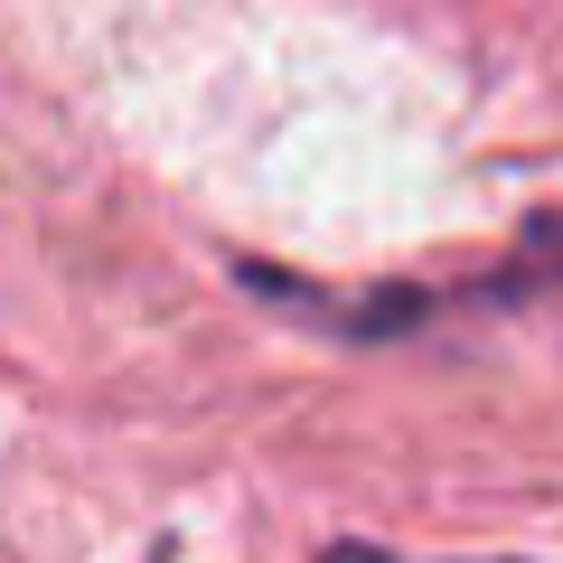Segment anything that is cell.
I'll return each mask as SVG.
<instances>
[{
    "instance_id": "cell-1",
    "label": "cell",
    "mask_w": 563,
    "mask_h": 563,
    "mask_svg": "<svg viewBox=\"0 0 563 563\" xmlns=\"http://www.w3.org/2000/svg\"><path fill=\"white\" fill-rule=\"evenodd\" d=\"M544 282H563V225H536L517 244V273H498L488 291H544Z\"/></svg>"
},
{
    "instance_id": "cell-2",
    "label": "cell",
    "mask_w": 563,
    "mask_h": 563,
    "mask_svg": "<svg viewBox=\"0 0 563 563\" xmlns=\"http://www.w3.org/2000/svg\"><path fill=\"white\" fill-rule=\"evenodd\" d=\"M329 563H395V554H366V544H339V554H329Z\"/></svg>"
}]
</instances>
